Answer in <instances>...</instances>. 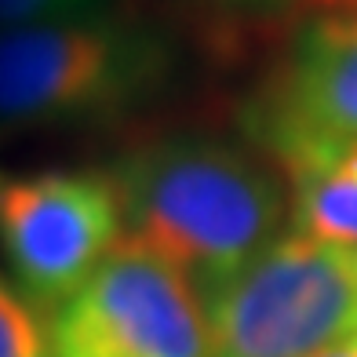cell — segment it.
Listing matches in <instances>:
<instances>
[{"instance_id":"obj_1","label":"cell","mask_w":357,"mask_h":357,"mask_svg":"<svg viewBox=\"0 0 357 357\" xmlns=\"http://www.w3.org/2000/svg\"><path fill=\"white\" fill-rule=\"evenodd\" d=\"M128 241L197 288L201 303L278 241L288 193L263 157L215 135H165L109 172Z\"/></svg>"},{"instance_id":"obj_2","label":"cell","mask_w":357,"mask_h":357,"mask_svg":"<svg viewBox=\"0 0 357 357\" xmlns=\"http://www.w3.org/2000/svg\"><path fill=\"white\" fill-rule=\"evenodd\" d=\"M172 73L153 26L91 15L77 22L0 29V121L80 124L146 102Z\"/></svg>"},{"instance_id":"obj_3","label":"cell","mask_w":357,"mask_h":357,"mask_svg":"<svg viewBox=\"0 0 357 357\" xmlns=\"http://www.w3.org/2000/svg\"><path fill=\"white\" fill-rule=\"evenodd\" d=\"M212 357H314L357 339V248L278 237L204 299Z\"/></svg>"},{"instance_id":"obj_4","label":"cell","mask_w":357,"mask_h":357,"mask_svg":"<svg viewBox=\"0 0 357 357\" xmlns=\"http://www.w3.org/2000/svg\"><path fill=\"white\" fill-rule=\"evenodd\" d=\"M47 343L52 357H212L197 288L128 237L52 314Z\"/></svg>"},{"instance_id":"obj_5","label":"cell","mask_w":357,"mask_h":357,"mask_svg":"<svg viewBox=\"0 0 357 357\" xmlns=\"http://www.w3.org/2000/svg\"><path fill=\"white\" fill-rule=\"evenodd\" d=\"M245 128L288 178L357 150V8H335L299 29L245 109Z\"/></svg>"},{"instance_id":"obj_6","label":"cell","mask_w":357,"mask_h":357,"mask_svg":"<svg viewBox=\"0 0 357 357\" xmlns=\"http://www.w3.org/2000/svg\"><path fill=\"white\" fill-rule=\"evenodd\" d=\"M121 201L102 172H40L0 190V252L22 299L55 314L121 245Z\"/></svg>"},{"instance_id":"obj_7","label":"cell","mask_w":357,"mask_h":357,"mask_svg":"<svg viewBox=\"0 0 357 357\" xmlns=\"http://www.w3.org/2000/svg\"><path fill=\"white\" fill-rule=\"evenodd\" d=\"M288 183L296 234L357 248V150L343 153L328 168Z\"/></svg>"},{"instance_id":"obj_8","label":"cell","mask_w":357,"mask_h":357,"mask_svg":"<svg viewBox=\"0 0 357 357\" xmlns=\"http://www.w3.org/2000/svg\"><path fill=\"white\" fill-rule=\"evenodd\" d=\"M0 357H52L40 314L0 278Z\"/></svg>"},{"instance_id":"obj_9","label":"cell","mask_w":357,"mask_h":357,"mask_svg":"<svg viewBox=\"0 0 357 357\" xmlns=\"http://www.w3.org/2000/svg\"><path fill=\"white\" fill-rule=\"evenodd\" d=\"M109 0H0V29L77 22L91 15H106Z\"/></svg>"},{"instance_id":"obj_10","label":"cell","mask_w":357,"mask_h":357,"mask_svg":"<svg viewBox=\"0 0 357 357\" xmlns=\"http://www.w3.org/2000/svg\"><path fill=\"white\" fill-rule=\"evenodd\" d=\"M314 357H357V339L354 343H339V347H328V350H321Z\"/></svg>"}]
</instances>
